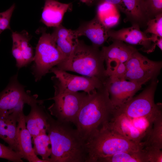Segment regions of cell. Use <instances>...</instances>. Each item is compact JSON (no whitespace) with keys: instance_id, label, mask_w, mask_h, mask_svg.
I'll use <instances>...</instances> for the list:
<instances>
[{"instance_id":"10","label":"cell","mask_w":162,"mask_h":162,"mask_svg":"<svg viewBox=\"0 0 162 162\" xmlns=\"http://www.w3.org/2000/svg\"><path fill=\"white\" fill-rule=\"evenodd\" d=\"M50 72L54 74L55 76L61 84L71 91H82L90 94L105 84L97 78L72 75L56 67L52 68Z\"/></svg>"},{"instance_id":"23","label":"cell","mask_w":162,"mask_h":162,"mask_svg":"<svg viewBox=\"0 0 162 162\" xmlns=\"http://www.w3.org/2000/svg\"><path fill=\"white\" fill-rule=\"evenodd\" d=\"M143 141L144 148L147 150L162 148V113L160 112L154 120L152 127Z\"/></svg>"},{"instance_id":"18","label":"cell","mask_w":162,"mask_h":162,"mask_svg":"<svg viewBox=\"0 0 162 162\" xmlns=\"http://www.w3.org/2000/svg\"><path fill=\"white\" fill-rule=\"evenodd\" d=\"M117 8L126 16L125 20L140 27L146 26L151 19L143 0H121Z\"/></svg>"},{"instance_id":"5","label":"cell","mask_w":162,"mask_h":162,"mask_svg":"<svg viewBox=\"0 0 162 162\" xmlns=\"http://www.w3.org/2000/svg\"><path fill=\"white\" fill-rule=\"evenodd\" d=\"M51 79L54 83L55 93L53 97L48 99L54 101L48 108L50 114L59 121L74 124L87 94L84 92L69 91L55 76L52 77Z\"/></svg>"},{"instance_id":"4","label":"cell","mask_w":162,"mask_h":162,"mask_svg":"<svg viewBox=\"0 0 162 162\" xmlns=\"http://www.w3.org/2000/svg\"><path fill=\"white\" fill-rule=\"evenodd\" d=\"M86 162H98L100 159L123 152L136 151L144 148L143 142L130 140L110 129L106 123L86 143Z\"/></svg>"},{"instance_id":"16","label":"cell","mask_w":162,"mask_h":162,"mask_svg":"<svg viewBox=\"0 0 162 162\" xmlns=\"http://www.w3.org/2000/svg\"><path fill=\"white\" fill-rule=\"evenodd\" d=\"M110 29L104 25L96 15L91 20L82 23L74 31L77 37H86L91 41L93 45L99 48L103 46L109 38L108 32Z\"/></svg>"},{"instance_id":"12","label":"cell","mask_w":162,"mask_h":162,"mask_svg":"<svg viewBox=\"0 0 162 162\" xmlns=\"http://www.w3.org/2000/svg\"><path fill=\"white\" fill-rule=\"evenodd\" d=\"M140 27L133 25L129 27L123 28L118 31L109 29V38L112 40H118L126 42L130 45H140L141 50L149 53L154 50L156 45L151 40L150 37L142 32Z\"/></svg>"},{"instance_id":"11","label":"cell","mask_w":162,"mask_h":162,"mask_svg":"<svg viewBox=\"0 0 162 162\" xmlns=\"http://www.w3.org/2000/svg\"><path fill=\"white\" fill-rule=\"evenodd\" d=\"M108 46H102L101 50L106 65V72L109 77L115 71L118 65L125 63L133 53L138 50L133 46L127 44L118 40H112Z\"/></svg>"},{"instance_id":"29","label":"cell","mask_w":162,"mask_h":162,"mask_svg":"<svg viewBox=\"0 0 162 162\" xmlns=\"http://www.w3.org/2000/svg\"><path fill=\"white\" fill-rule=\"evenodd\" d=\"M15 7L14 4L6 10L0 13V34L4 30L10 29V21Z\"/></svg>"},{"instance_id":"26","label":"cell","mask_w":162,"mask_h":162,"mask_svg":"<svg viewBox=\"0 0 162 162\" xmlns=\"http://www.w3.org/2000/svg\"><path fill=\"white\" fill-rule=\"evenodd\" d=\"M147 28L144 32L162 37V13L149 20L146 24Z\"/></svg>"},{"instance_id":"31","label":"cell","mask_w":162,"mask_h":162,"mask_svg":"<svg viewBox=\"0 0 162 162\" xmlns=\"http://www.w3.org/2000/svg\"><path fill=\"white\" fill-rule=\"evenodd\" d=\"M145 149L147 152L148 162H162V152L161 150Z\"/></svg>"},{"instance_id":"32","label":"cell","mask_w":162,"mask_h":162,"mask_svg":"<svg viewBox=\"0 0 162 162\" xmlns=\"http://www.w3.org/2000/svg\"><path fill=\"white\" fill-rule=\"evenodd\" d=\"M151 40L157 45L161 50H162V37L159 36L152 34L149 37Z\"/></svg>"},{"instance_id":"19","label":"cell","mask_w":162,"mask_h":162,"mask_svg":"<svg viewBox=\"0 0 162 162\" xmlns=\"http://www.w3.org/2000/svg\"><path fill=\"white\" fill-rule=\"evenodd\" d=\"M22 112L18 121L16 128V140L19 152L23 158L29 162H46L40 159L34 153L32 146V136L28 130Z\"/></svg>"},{"instance_id":"30","label":"cell","mask_w":162,"mask_h":162,"mask_svg":"<svg viewBox=\"0 0 162 162\" xmlns=\"http://www.w3.org/2000/svg\"><path fill=\"white\" fill-rule=\"evenodd\" d=\"M126 67L125 63L120 64L108 79L110 81L125 80Z\"/></svg>"},{"instance_id":"17","label":"cell","mask_w":162,"mask_h":162,"mask_svg":"<svg viewBox=\"0 0 162 162\" xmlns=\"http://www.w3.org/2000/svg\"><path fill=\"white\" fill-rule=\"evenodd\" d=\"M12 55L18 69L26 66L33 62V50L29 43V38L25 33L13 32Z\"/></svg>"},{"instance_id":"7","label":"cell","mask_w":162,"mask_h":162,"mask_svg":"<svg viewBox=\"0 0 162 162\" xmlns=\"http://www.w3.org/2000/svg\"><path fill=\"white\" fill-rule=\"evenodd\" d=\"M151 81L140 94L115 108V111L132 118L155 116L162 111L161 104H156L154 101L158 80L156 78Z\"/></svg>"},{"instance_id":"1","label":"cell","mask_w":162,"mask_h":162,"mask_svg":"<svg viewBox=\"0 0 162 162\" xmlns=\"http://www.w3.org/2000/svg\"><path fill=\"white\" fill-rule=\"evenodd\" d=\"M115 109L105 84L87 94L74 124L86 143L110 120Z\"/></svg>"},{"instance_id":"33","label":"cell","mask_w":162,"mask_h":162,"mask_svg":"<svg viewBox=\"0 0 162 162\" xmlns=\"http://www.w3.org/2000/svg\"><path fill=\"white\" fill-rule=\"evenodd\" d=\"M98 3L102 2H106L115 6L116 7L120 4L121 0H98Z\"/></svg>"},{"instance_id":"13","label":"cell","mask_w":162,"mask_h":162,"mask_svg":"<svg viewBox=\"0 0 162 162\" xmlns=\"http://www.w3.org/2000/svg\"><path fill=\"white\" fill-rule=\"evenodd\" d=\"M105 84L115 108L130 100L143 85L125 80L110 81L108 78Z\"/></svg>"},{"instance_id":"14","label":"cell","mask_w":162,"mask_h":162,"mask_svg":"<svg viewBox=\"0 0 162 162\" xmlns=\"http://www.w3.org/2000/svg\"><path fill=\"white\" fill-rule=\"evenodd\" d=\"M43 100L37 99L29 105V113L24 115L26 127L32 137L46 133L48 112L43 105Z\"/></svg>"},{"instance_id":"28","label":"cell","mask_w":162,"mask_h":162,"mask_svg":"<svg viewBox=\"0 0 162 162\" xmlns=\"http://www.w3.org/2000/svg\"><path fill=\"white\" fill-rule=\"evenodd\" d=\"M143 2L151 19L162 13V0H144Z\"/></svg>"},{"instance_id":"21","label":"cell","mask_w":162,"mask_h":162,"mask_svg":"<svg viewBox=\"0 0 162 162\" xmlns=\"http://www.w3.org/2000/svg\"><path fill=\"white\" fill-rule=\"evenodd\" d=\"M70 4L64 3L55 0H45L41 20L48 27H57L62 21Z\"/></svg>"},{"instance_id":"2","label":"cell","mask_w":162,"mask_h":162,"mask_svg":"<svg viewBox=\"0 0 162 162\" xmlns=\"http://www.w3.org/2000/svg\"><path fill=\"white\" fill-rule=\"evenodd\" d=\"M46 133L51 145L50 162H86V142L69 123L56 120L48 113Z\"/></svg>"},{"instance_id":"24","label":"cell","mask_w":162,"mask_h":162,"mask_svg":"<svg viewBox=\"0 0 162 162\" xmlns=\"http://www.w3.org/2000/svg\"><path fill=\"white\" fill-rule=\"evenodd\" d=\"M98 162H148L146 151L144 148L136 151L123 152L102 158Z\"/></svg>"},{"instance_id":"35","label":"cell","mask_w":162,"mask_h":162,"mask_svg":"<svg viewBox=\"0 0 162 162\" xmlns=\"http://www.w3.org/2000/svg\"><path fill=\"white\" fill-rule=\"evenodd\" d=\"M144 0H143V1Z\"/></svg>"},{"instance_id":"27","label":"cell","mask_w":162,"mask_h":162,"mask_svg":"<svg viewBox=\"0 0 162 162\" xmlns=\"http://www.w3.org/2000/svg\"><path fill=\"white\" fill-rule=\"evenodd\" d=\"M0 158L5 159L14 162H23V157L19 152L0 143Z\"/></svg>"},{"instance_id":"20","label":"cell","mask_w":162,"mask_h":162,"mask_svg":"<svg viewBox=\"0 0 162 162\" xmlns=\"http://www.w3.org/2000/svg\"><path fill=\"white\" fill-rule=\"evenodd\" d=\"M23 112V111L14 112L9 114H0V138L12 149L18 152L16 137L17 126L20 115Z\"/></svg>"},{"instance_id":"25","label":"cell","mask_w":162,"mask_h":162,"mask_svg":"<svg viewBox=\"0 0 162 162\" xmlns=\"http://www.w3.org/2000/svg\"><path fill=\"white\" fill-rule=\"evenodd\" d=\"M33 147L34 153L40 156L42 159L50 162L51 153V145L49 136L46 133L32 137Z\"/></svg>"},{"instance_id":"9","label":"cell","mask_w":162,"mask_h":162,"mask_svg":"<svg viewBox=\"0 0 162 162\" xmlns=\"http://www.w3.org/2000/svg\"><path fill=\"white\" fill-rule=\"evenodd\" d=\"M17 77V74L12 76L6 87L0 92V114H11L21 102L29 105L37 99V94L32 95L30 91H25V86L19 82Z\"/></svg>"},{"instance_id":"8","label":"cell","mask_w":162,"mask_h":162,"mask_svg":"<svg viewBox=\"0 0 162 162\" xmlns=\"http://www.w3.org/2000/svg\"><path fill=\"white\" fill-rule=\"evenodd\" d=\"M125 63L126 67L125 79L143 84L157 78L162 67L161 61L151 60L138 50Z\"/></svg>"},{"instance_id":"3","label":"cell","mask_w":162,"mask_h":162,"mask_svg":"<svg viewBox=\"0 0 162 162\" xmlns=\"http://www.w3.org/2000/svg\"><path fill=\"white\" fill-rule=\"evenodd\" d=\"M103 52L99 48L78 40L70 56L56 67L85 76L97 78L104 83L109 77L104 66Z\"/></svg>"},{"instance_id":"15","label":"cell","mask_w":162,"mask_h":162,"mask_svg":"<svg viewBox=\"0 0 162 162\" xmlns=\"http://www.w3.org/2000/svg\"><path fill=\"white\" fill-rule=\"evenodd\" d=\"M106 124L112 130L136 142H142L146 137L134 126L132 118L116 112L115 110L112 118Z\"/></svg>"},{"instance_id":"22","label":"cell","mask_w":162,"mask_h":162,"mask_svg":"<svg viewBox=\"0 0 162 162\" xmlns=\"http://www.w3.org/2000/svg\"><path fill=\"white\" fill-rule=\"evenodd\" d=\"M51 35L58 49L65 59H67L79 40L74 30L66 28L61 24L55 27Z\"/></svg>"},{"instance_id":"6","label":"cell","mask_w":162,"mask_h":162,"mask_svg":"<svg viewBox=\"0 0 162 162\" xmlns=\"http://www.w3.org/2000/svg\"><path fill=\"white\" fill-rule=\"evenodd\" d=\"M65 59L51 34L43 32L36 46L31 67L35 81L40 80L52 68Z\"/></svg>"},{"instance_id":"34","label":"cell","mask_w":162,"mask_h":162,"mask_svg":"<svg viewBox=\"0 0 162 162\" xmlns=\"http://www.w3.org/2000/svg\"><path fill=\"white\" fill-rule=\"evenodd\" d=\"M82 2L88 4H92L94 0H80Z\"/></svg>"}]
</instances>
